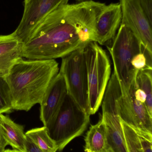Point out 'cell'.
I'll return each mask as SVG.
<instances>
[{"instance_id":"9","label":"cell","mask_w":152,"mask_h":152,"mask_svg":"<svg viewBox=\"0 0 152 152\" xmlns=\"http://www.w3.org/2000/svg\"><path fill=\"white\" fill-rule=\"evenodd\" d=\"M134 81L128 90L122 93L118 101L120 119L132 127L152 133V117L145 104L136 97Z\"/></svg>"},{"instance_id":"24","label":"cell","mask_w":152,"mask_h":152,"mask_svg":"<svg viewBox=\"0 0 152 152\" xmlns=\"http://www.w3.org/2000/svg\"><path fill=\"white\" fill-rule=\"evenodd\" d=\"M4 152H24L21 151H19V150H15V149H13V150H10V149H8V150H6L4 151Z\"/></svg>"},{"instance_id":"23","label":"cell","mask_w":152,"mask_h":152,"mask_svg":"<svg viewBox=\"0 0 152 152\" xmlns=\"http://www.w3.org/2000/svg\"><path fill=\"white\" fill-rule=\"evenodd\" d=\"M8 145L7 142L4 138L1 126L0 123V152H4L5 151L6 146Z\"/></svg>"},{"instance_id":"22","label":"cell","mask_w":152,"mask_h":152,"mask_svg":"<svg viewBox=\"0 0 152 152\" xmlns=\"http://www.w3.org/2000/svg\"><path fill=\"white\" fill-rule=\"evenodd\" d=\"M25 152H45L34 143L29 137L26 138Z\"/></svg>"},{"instance_id":"18","label":"cell","mask_w":152,"mask_h":152,"mask_svg":"<svg viewBox=\"0 0 152 152\" xmlns=\"http://www.w3.org/2000/svg\"><path fill=\"white\" fill-rule=\"evenodd\" d=\"M13 110L9 85L5 77L0 76V114L9 113Z\"/></svg>"},{"instance_id":"3","label":"cell","mask_w":152,"mask_h":152,"mask_svg":"<svg viewBox=\"0 0 152 152\" xmlns=\"http://www.w3.org/2000/svg\"><path fill=\"white\" fill-rule=\"evenodd\" d=\"M88 84V113L95 114L101 104L110 78L111 64L106 52L97 42L84 46Z\"/></svg>"},{"instance_id":"7","label":"cell","mask_w":152,"mask_h":152,"mask_svg":"<svg viewBox=\"0 0 152 152\" xmlns=\"http://www.w3.org/2000/svg\"><path fill=\"white\" fill-rule=\"evenodd\" d=\"M84 46L62 58L59 72L66 80L68 93L88 113V78Z\"/></svg>"},{"instance_id":"13","label":"cell","mask_w":152,"mask_h":152,"mask_svg":"<svg viewBox=\"0 0 152 152\" xmlns=\"http://www.w3.org/2000/svg\"><path fill=\"white\" fill-rule=\"evenodd\" d=\"M23 46L14 32L0 35V76L6 77L13 66L22 59Z\"/></svg>"},{"instance_id":"15","label":"cell","mask_w":152,"mask_h":152,"mask_svg":"<svg viewBox=\"0 0 152 152\" xmlns=\"http://www.w3.org/2000/svg\"><path fill=\"white\" fill-rule=\"evenodd\" d=\"M0 123L8 145L13 149L25 152L26 137L23 126L15 123L9 116L3 114H0Z\"/></svg>"},{"instance_id":"1","label":"cell","mask_w":152,"mask_h":152,"mask_svg":"<svg viewBox=\"0 0 152 152\" xmlns=\"http://www.w3.org/2000/svg\"><path fill=\"white\" fill-rule=\"evenodd\" d=\"M105 5L89 0L57 8L43 19L23 44L22 57L31 60L62 58L95 42L96 20Z\"/></svg>"},{"instance_id":"20","label":"cell","mask_w":152,"mask_h":152,"mask_svg":"<svg viewBox=\"0 0 152 152\" xmlns=\"http://www.w3.org/2000/svg\"><path fill=\"white\" fill-rule=\"evenodd\" d=\"M132 128L137 135L142 152H152V133L139 129Z\"/></svg>"},{"instance_id":"5","label":"cell","mask_w":152,"mask_h":152,"mask_svg":"<svg viewBox=\"0 0 152 152\" xmlns=\"http://www.w3.org/2000/svg\"><path fill=\"white\" fill-rule=\"evenodd\" d=\"M90 116L68 93L48 133L61 151L76 137L81 135L90 121Z\"/></svg>"},{"instance_id":"21","label":"cell","mask_w":152,"mask_h":152,"mask_svg":"<svg viewBox=\"0 0 152 152\" xmlns=\"http://www.w3.org/2000/svg\"><path fill=\"white\" fill-rule=\"evenodd\" d=\"M141 7L152 26V0H139Z\"/></svg>"},{"instance_id":"17","label":"cell","mask_w":152,"mask_h":152,"mask_svg":"<svg viewBox=\"0 0 152 152\" xmlns=\"http://www.w3.org/2000/svg\"><path fill=\"white\" fill-rule=\"evenodd\" d=\"M152 69H146L138 71L135 79L137 86L145 93L146 108L152 117Z\"/></svg>"},{"instance_id":"11","label":"cell","mask_w":152,"mask_h":152,"mask_svg":"<svg viewBox=\"0 0 152 152\" xmlns=\"http://www.w3.org/2000/svg\"><path fill=\"white\" fill-rule=\"evenodd\" d=\"M68 93L64 76L59 72L50 83L40 104V120L47 129L53 124Z\"/></svg>"},{"instance_id":"25","label":"cell","mask_w":152,"mask_h":152,"mask_svg":"<svg viewBox=\"0 0 152 152\" xmlns=\"http://www.w3.org/2000/svg\"><path fill=\"white\" fill-rule=\"evenodd\" d=\"M76 1L78 3L83 2L87 1H89V0H76Z\"/></svg>"},{"instance_id":"4","label":"cell","mask_w":152,"mask_h":152,"mask_svg":"<svg viewBox=\"0 0 152 152\" xmlns=\"http://www.w3.org/2000/svg\"><path fill=\"white\" fill-rule=\"evenodd\" d=\"M143 47L131 29L120 24L112 45L108 48L113 61L114 74L119 83L121 93L128 90L136 77L138 72L133 68L131 61Z\"/></svg>"},{"instance_id":"6","label":"cell","mask_w":152,"mask_h":152,"mask_svg":"<svg viewBox=\"0 0 152 152\" xmlns=\"http://www.w3.org/2000/svg\"><path fill=\"white\" fill-rule=\"evenodd\" d=\"M118 81L113 73L110 77L101 104L108 143L113 152H128L119 113L118 101L121 95Z\"/></svg>"},{"instance_id":"2","label":"cell","mask_w":152,"mask_h":152,"mask_svg":"<svg viewBox=\"0 0 152 152\" xmlns=\"http://www.w3.org/2000/svg\"><path fill=\"white\" fill-rule=\"evenodd\" d=\"M59 72V64L54 59L19 61L5 77L13 110L28 111L41 103L50 83Z\"/></svg>"},{"instance_id":"8","label":"cell","mask_w":152,"mask_h":152,"mask_svg":"<svg viewBox=\"0 0 152 152\" xmlns=\"http://www.w3.org/2000/svg\"><path fill=\"white\" fill-rule=\"evenodd\" d=\"M69 0H25L22 19L14 33L25 43L34 29L46 17Z\"/></svg>"},{"instance_id":"12","label":"cell","mask_w":152,"mask_h":152,"mask_svg":"<svg viewBox=\"0 0 152 152\" xmlns=\"http://www.w3.org/2000/svg\"><path fill=\"white\" fill-rule=\"evenodd\" d=\"M122 17L120 3L105 5L96 20L95 42L104 45L113 40L121 24Z\"/></svg>"},{"instance_id":"14","label":"cell","mask_w":152,"mask_h":152,"mask_svg":"<svg viewBox=\"0 0 152 152\" xmlns=\"http://www.w3.org/2000/svg\"><path fill=\"white\" fill-rule=\"evenodd\" d=\"M84 140L85 152H113L108 143L106 127L101 118L90 127Z\"/></svg>"},{"instance_id":"10","label":"cell","mask_w":152,"mask_h":152,"mask_svg":"<svg viewBox=\"0 0 152 152\" xmlns=\"http://www.w3.org/2000/svg\"><path fill=\"white\" fill-rule=\"evenodd\" d=\"M120 3L122 14L121 24L130 28L142 44L152 53V26L139 0H120Z\"/></svg>"},{"instance_id":"19","label":"cell","mask_w":152,"mask_h":152,"mask_svg":"<svg viewBox=\"0 0 152 152\" xmlns=\"http://www.w3.org/2000/svg\"><path fill=\"white\" fill-rule=\"evenodd\" d=\"M121 124L128 152H142L138 137L134 130L121 120Z\"/></svg>"},{"instance_id":"16","label":"cell","mask_w":152,"mask_h":152,"mask_svg":"<svg viewBox=\"0 0 152 152\" xmlns=\"http://www.w3.org/2000/svg\"><path fill=\"white\" fill-rule=\"evenodd\" d=\"M34 143L45 152H56L58 146L51 138L45 126L28 130L25 134Z\"/></svg>"}]
</instances>
